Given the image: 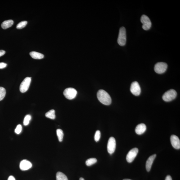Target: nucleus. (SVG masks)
<instances>
[{
    "instance_id": "obj_1",
    "label": "nucleus",
    "mask_w": 180,
    "mask_h": 180,
    "mask_svg": "<svg viewBox=\"0 0 180 180\" xmlns=\"http://www.w3.org/2000/svg\"><path fill=\"white\" fill-rule=\"evenodd\" d=\"M97 98L100 102L105 105H109L111 103V99L110 95L105 91L99 90L97 93Z\"/></svg>"
},
{
    "instance_id": "obj_2",
    "label": "nucleus",
    "mask_w": 180,
    "mask_h": 180,
    "mask_svg": "<svg viewBox=\"0 0 180 180\" xmlns=\"http://www.w3.org/2000/svg\"><path fill=\"white\" fill-rule=\"evenodd\" d=\"M126 28L122 27L120 29L118 42L119 45L124 46L126 45Z\"/></svg>"
},
{
    "instance_id": "obj_3",
    "label": "nucleus",
    "mask_w": 180,
    "mask_h": 180,
    "mask_svg": "<svg viewBox=\"0 0 180 180\" xmlns=\"http://www.w3.org/2000/svg\"><path fill=\"white\" fill-rule=\"evenodd\" d=\"M177 92L174 90H170L165 92L162 96V99L166 102H169L175 98Z\"/></svg>"
},
{
    "instance_id": "obj_4",
    "label": "nucleus",
    "mask_w": 180,
    "mask_h": 180,
    "mask_svg": "<svg viewBox=\"0 0 180 180\" xmlns=\"http://www.w3.org/2000/svg\"><path fill=\"white\" fill-rule=\"evenodd\" d=\"M141 21L142 24V28L145 31H148L151 28V22L150 19L145 15H143L141 16Z\"/></svg>"
},
{
    "instance_id": "obj_5",
    "label": "nucleus",
    "mask_w": 180,
    "mask_h": 180,
    "mask_svg": "<svg viewBox=\"0 0 180 180\" xmlns=\"http://www.w3.org/2000/svg\"><path fill=\"white\" fill-rule=\"evenodd\" d=\"M77 91L73 88H67L63 92V94L65 97L69 100L75 98L77 96Z\"/></svg>"
},
{
    "instance_id": "obj_6",
    "label": "nucleus",
    "mask_w": 180,
    "mask_h": 180,
    "mask_svg": "<svg viewBox=\"0 0 180 180\" xmlns=\"http://www.w3.org/2000/svg\"><path fill=\"white\" fill-rule=\"evenodd\" d=\"M168 68V65L166 63L159 62L155 65L154 67V71L156 73L162 74L165 73Z\"/></svg>"
},
{
    "instance_id": "obj_7",
    "label": "nucleus",
    "mask_w": 180,
    "mask_h": 180,
    "mask_svg": "<svg viewBox=\"0 0 180 180\" xmlns=\"http://www.w3.org/2000/svg\"><path fill=\"white\" fill-rule=\"evenodd\" d=\"M31 82V77L25 78L21 84L20 91L22 93L26 92L28 90Z\"/></svg>"
},
{
    "instance_id": "obj_8",
    "label": "nucleus",
    "mask_w": 180,
    "mask_h": 180,
    "mask_svg": "<svg viewBox=\"0 0 180 180\" xmlns=\"http://www.w3.org/2000/svg\"><path fill=\"white\" fill-rule=\"evenodd\" d=\"M116 141L113 137H110L108 141L107 149L108 152L112 154L114 153L116 149Z\"/></svg>"
},
{
    "instance_id": "obj_9",
    "label": "nucleus",
    "mask_w": 180,
    "mask_h": 180,
    "mask_svg": "<svg viewBox=\"0 0 180 180\" xmlns=\"http://www.w3.org/2000/svg\"><path fill=\"white\" fill-rule=\"evenodd\" d=\"M138 152L139 149L137 148H133L131 149L127 155V161L129 163L132 162L136 157Z\"/></svg>"
},
{
    "instance_id": "obj_10",
    "label": "nucleus",
    "mask_w": 180,
    "mask_h": 180,
    "mask_svg": "<svg viewBox=\"0 0 180 180\" xmlns=\"http://www.w3.org/2000/svg\"><path fill=\"white\" fill-rule=\"evenodd\" d=\"M130 90L131 92L135 96H139L141 93V88L138 82H134L131 84Z\"/></svg>"
},
{
    "instance_id": "obj_11",
    "label": "nucleus",
    "mask_w": 180,
    "mask_h": 180,
    "mask_svg": "<svg viewBox=\"0 0 180 180\" xmlns=\"http://www.w3.org/2000/svg\"><path fill=\"white\" fill-rule=\"evenodd\" d=\"M170 141L173 147L176 149H179L180 148V141L176 135H173L170 137Z\"/></svg>"
},
{
    "instance_id": "obj_12",
    "label": "nucleus",
    "mask_w": 180,
    "mask_h": 180,
    "mask_svg": "<svg viewBox=\"0 0 180 180\" xmlns=\"http://www.w3.org/2000/svg\"><path fill=\"white\" fill-rule=\"evenodd\" d=\"M32 166V164L29 160H23L20 164V168L21 170L25 171L29 170Z\"/></svg>"
},
{
    "instance_id": "obj_13",
    "label": "nucleus",
    "mask_w": 180,
    "mask_h": 180,
    "mask_svg": "<svg viewBox=\"0 0 180 180\" xmlns=\"http://www.w3.org/2000/svg\"><path fill=\"white\" fill-rule=\"evenodd\" d=\"M156 156V154H154V155L150 156L148 159L147 162H146V168L148 172H149L151 169L152 165Z\"/></svg>"
},
{
    "instance_id": "obj_14",
    "label": "nucleus",
    "mask_w": 180,
    "mask_h": 180,
    "mask_svg": "<svg viewBox=\"0 0 180 180\" xmlns=\"http://www.w3.org/2000/svg\"><path fill=\"white\" fill-rule=\"evenodd\" d=\"M147 127L145 124H141L137 125L135 129V132L137 134L141 135L145 132Z\"/></svg>"
},
{
    "instance_id": "obj_15",
    "label": "nucleus",
    "mask_w": 180,
    "mask_h": 180,
    "mask_svg": "<svg viewBox=\"0 0 180 180\" xmlns=\"http://www.w3.org/2000/svg\"><path fill=\"white\" fill-rule=\"evenodd\" d=\"M14 22L12 20H8L4 21L1 25L2 28L3 29H7L13 25Z\"/></svg>"
},
{
    "instance_id": "obj_16",
    "label": "nucleus",
    "mask_w": 180,
    "mask_h": 180,
    "mask_svg": "<svg viewBox=\"0 0 180 180\" xmlns=\"http://www.w3.org/2000/svg\"><path fill=\"white\" fill-rule=\"evenodd\" d=\"M29 54L32 58L37 60H40L43 58L44 57L43 54L35 52H32Z\"/></svg>"
},
{
    "instance_id": "obj_17",
    "label": "nucleus",
    "mask_w": 180,
    "mask_h": 180,
    "mask_svg": "<svg viewBox=\"0 0 180 180\" xmlns=\"http://www.w3.org/2000/svg\"><path fill=\"white\" fill-rule=\"evenodd\" d=\"M45 115L46 118L51 119L54 120L56 118L55 111L54 109L51 110L46 113Z\"/></svg>"
},
{
    "instance_id": "obj_18",
    "label": "nucleus",
    "mask_w": 180,
    "mask_h": 180,
    "mask_svg": "<svg viewBox=\"0 0 180 180\" xmlns=\"http://www.w3.org/2000/svg\"><path fill=\"white\" fill-rule=\"evenodd\" d=\"M56 180H68L67 177L64 173L61 172H58L56 175Z\"/></svg>"
},
{
    "instance_id": "obj_19",
    "label": "nucleus",
    "mask_w": 180,
    "mask_h": 180,
    "mask_svg": "<svg viewBox=\"0 0 180 180\" xmlns=\"http://www.w3.org/2000/svg\"><path fill=\"white\" fill-rule=\"evenodd\" d=\"M56 134L59 141H62L64 136L63 131L61 129H58L56 130Z\"/></svg>"
},
{
    "instance_id": "obj_20",
    "label": "nucleus",
    "mask_w": 180,
    "mask_h": 180,
    "mask_svg": "<svg viewBox=\"0 0 180 180\" xmlns=\"http://www.w3.org/2000/svg\"><path fill=\"white\" fill-rule=\"evenodd\" d=\"M97 160L96 158H92L88 159L86 161V164L87 166H92L97 162Z\"/></svg>"
},
{
    "instance_id": "obj_21",
    "label": "nucleus",
    "mask_w": 180,
    "mask_h": 180,
    "mask_svg": "<svg viewBox=\"0 0 180 180\" xmlns=\"http://www.w3.org/2000/svg\"><path fill=\"white\" fill-rule=\"evenodd\" d=\"M6 94V90L5 88L0 87V101H2L5 97Z\"/></svg>"
},
{
    "instance_id": "obj_22",
    "label": "nucleus",
    "mask_w": 180,
    "mask_h": 180,
    "mask_svg": "<svg viewBox=\"0 0 180 180\" xmlns=\"http://www.w3.org/2000/svg\"><path fill=\"white\" fill-rule=\"evenodd\" d=\"M27 22L26 21H22L19 23L16 26V28L18 29H21L24 28L26 26Z\"/></svg>"
},
{
    "instance_id": "obj_23",
    "label": "nucleus",
    "mask_w": 180,
    "mask_h": 180,
    "mask_svg": "<svg viewBox=\"0 0 180 180\" xmlns=\"http://www.w3.org/2000/svg\"><path fill=\"white\" fill-rule=\"evenodd\" d=\"M31 119V116L30 115H27L25 116L24 120V124L25 126L28 125Z\"/></svg>"
},
{
    "instance_id": "obj_24",
    "label": "nucleus",
    "mask_w": 180,
    "mask_h": 180,
    "mask_svg": "<svg viewBox=\"0 0 180 180\" xmlns=\"http://www.w3.org/2000/svg\"><path fill=\"white\" fill-rule=\"evenodd\" d=\"M101 137V133L100 131L97 130L95 133L94 135V140L96 142H98L100 139Z\"/></svg>"
},
{
    "instance_id": "obj_25",
    "label": "nucleus",
    "mask_w": 180,
    "mask_h": 180,
    "mask_svg": "<svg viewBox=\"0 0 180 180\" xmlns=\"http://www.w3.org/2000/svg\"><path fill=\"white\" fill-rule=\"evenodd\" d=\"M22 126L20 124H18V125L17 126L15 130V132H16V134H19L21 133L22 131Z\"/></svg>"
},
{
    "instance_id": "obj_26",
    "label": "nucleus",
    "mask_w": 180,
    "mask_h": 180,
    "mask_svg": "<svg viewBox=\"0 0 180 180\" xmlns=\"http://www.w3.org/2000/svg\"><path fill=\"white\" fill-rule=\"evenodd\" d=\"M6 66H7V64L6 63L4 62L0 63V69L5 68Z\"/></svg>"
},
{
    "instance_id": "obj_27",
    "label": "nucleus",
    "mask_w": 180,
    "mask_h": 180,
    "mask_svg": "<svg viewBox=\"0 0 180 180\" xmlns=\"http://www.w3.org/2000/svg\"><path fill=\"white\" fill-rule=\"evenodd\" d=\"M5 53V50H0V57L3 56Z\"/></svg>"
},
{
    "instance_id": "obj_28",
    "label": "nucleus",
    "mask_w": 180,
    "mask_h": 180,
    "mask_svg": "<svg viewBox=\"0 0 180 180\" xmlns=\"http://www.w3.org/2000/svg\"><path fill=\"white\" fill-rule=\"evenodd\" d=\"M8 180H16L14 176L12 175L8 177Z\"/></svg>"
},
{
    "instance_id": "obj_29",
    "label": "nucleus",
    "mask_w": 180,
    "mask_h": 180,
    "mask_svg": "<svg viewBox=\"0 0 180 180\" xmlns=\"http://www.w3.org/2000/svg\"><path fill=\"white\" fill-rule=\"evenodd\" d=\"M165 180H172V179L170 175H168L166 177Z\"/></svg>"
},
{
    "instance_id": "obj_30",
    "label": "nucleus",
    "mask_w": 180,
    "mask_h": 180,
    "mask_svg": "<svg viewBox=\"0 0 180 180\" xmlns=\"http://www.w3.org/2000/svg\"><path fill=\"white\" fill-rule=\"evenodd\" d=\"M79 180H85L83 178L81 177L79 179Z\"/></svg>"
},
{
    "instance_id": "obj_31",
    "label": "nucleus",
    "mask_w": 180,
    "mask_h": 180,
    "mask_svg": "<svg viewBox=\"0 0 180 180\" xmlns=\"http://www.w3.org/2000/svg\"><path fill=\"white\" fill-rule=\"evenodd\" d=\"M123 180H132L129 179H124Z\"/></svg>"
}]
</instances>
